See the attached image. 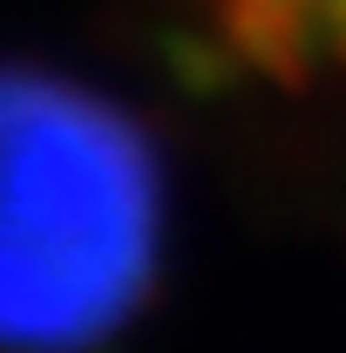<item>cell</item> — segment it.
Here are the masks:
<instances>
[{
  "instance_id": "7a4b0ae2",
  "label": "cell",
  "mask_w": 346,
  "mask_h": 353,
  "mask_svg": "<svg viewBox=\"0 0 346 353\" xmlns=\"http://www.w3.org/2000/svg\"><path fill=\"white\" fill-rule=\"evenodd\" d=\"M197 7L265 75L346 82V0H197Z\"/></svg>"
},
{
  "instance_id": "6da1fadb",
  "label": "cell",
  "mask_w": 346,
  "mask_h": 353,
  "mask_svg": "<svg viewBox=\"0 0 346 353\" xmlns=\"http://www.w3.org/2000/svg\"><path fill=\"white\" fill-rule=\"evenodd\" d=\"M163 176L130 116L88 88L0 68V353H75L143 299Z\"/></svg>"
}]
</instances>
